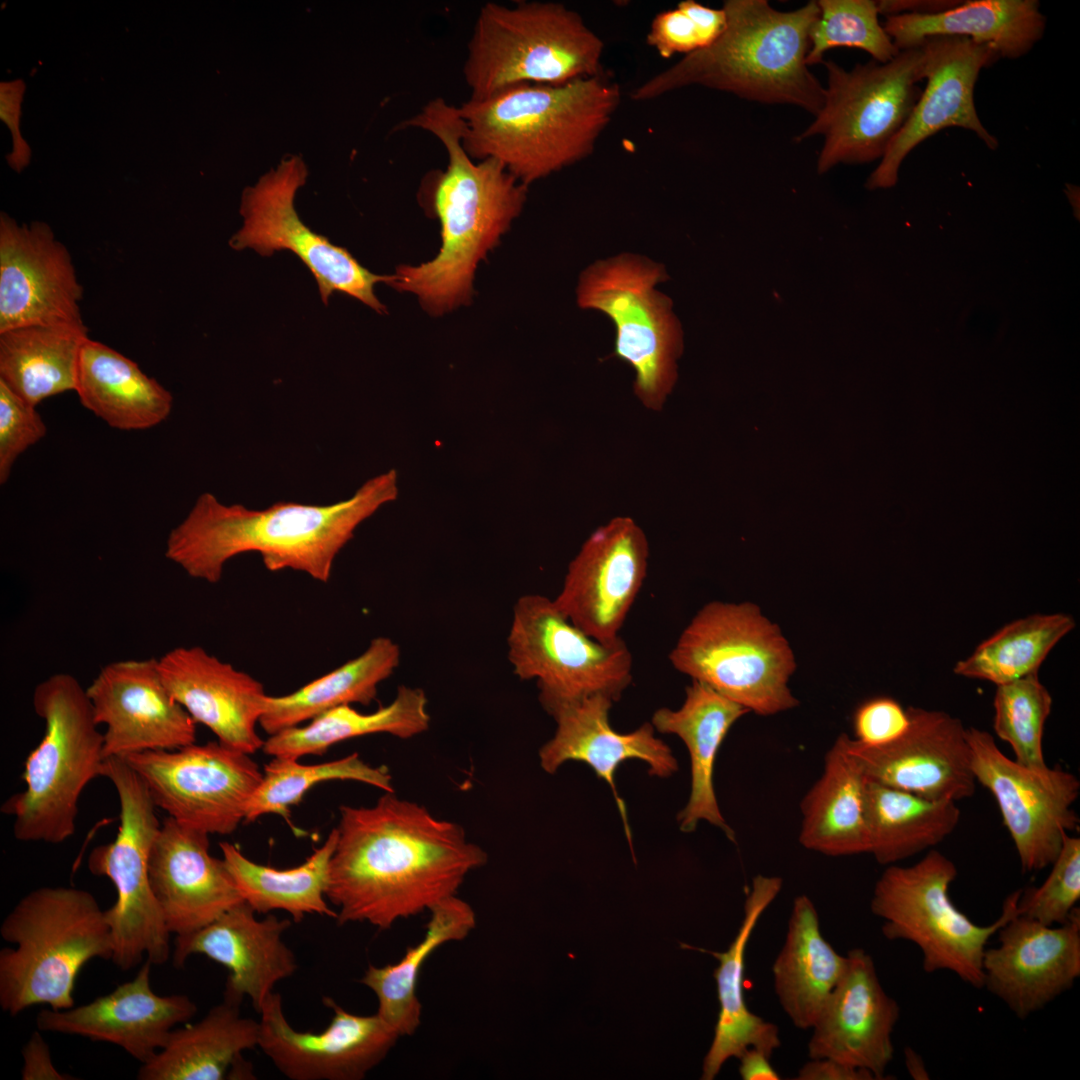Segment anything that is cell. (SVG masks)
I'll return each instance as SVG.
<instances>
[{
	"instance_id": "680465c9",
	"label": "cell",
	"mask_w": 1080,
	"mask_h": 1080,
	"mask_svg": "<svg viewBox=\"0 0 1080 1080\" xmlns=\"http://www.w3.org/2000/svg\"><path fill=\"white\" fill-rule=\"evenodd\" d=\"M904 1057L906 1069L913 1079H929V1073L926 1070L924 1061L917 1052L907 1047L904 1050Z\"/></svg>"
},
{
	"instance_id": "1f68e13d",
	"label": "cell",
	"mask_w": 1080,
	"mask_h": 1080,
	"mask_svg": "<svg viewBox=\"0 0 1080 1080\" xmlns=\"http://www.w3.org/2000/svg\"><path fill=\"white\" fill-rule=\"evenodd\" d=\"M750 711L708 685L692 680L678 710L660 708L651 724L660 733L675 734L685 743L691 761V791L678 814L680 829L692 832L702 820L720 828L733 840L717 803L713 775L716 756L733 724Z\"/></svg>"
},
{
	"instance_id": "ba28073f",
	"label": "cell",
	"mask_w": 1080,
	"mask_h": 1080,
	"mask_svg": "<svg viewBox=\"0 0 1080 1080\" xmlns=\"http://www.w3.org/2000/svg\"><path fill=\"white\" fill-rule=\"evenodd\" d=\"M604 43L574 10L555 2L484 4L463 74L471 98L509 86L560 85L603 73Z\"/></svg>"
},
{
	"instance_id": "8fae6325",
	"label": "cell",
	"mask_w": 1080,
	"mask_h": 1080,
	"mask_svg": "<svg viewBox=\"0 0 1080 1080\" xmlns=\"http://www.w3.org/2000/svg\"><path fill=\"white\" fill-rule=\"evenodd\" d=\"M102 777L113 784L120 805L115 839L95 847L88 868L115 887V903L105 910L112 942V962L130 970L146 956L163 965L171 956L170 931L153 895L148 861L161 823L156 805L140 776L120 757L105 759Z\"/></svg>"
},
{
	"instance_id": "db71d44e",
	"label": "cell",
	"mask_w": 1080,
	"mask_h": 1080,
	"mask_svg": "<svg viewBox=\"0 0 1080 1080\" xmlns=\"http://www.w3.org/2000/svg\"><path fill=\"white\" fill-rule=\"evenodd\" d=\"M32 1033L22 1049L24 1065L21 1071L23 1080H70L71 1075L61 1073L55 1067L49 1047L40 1034Z\"/></svg>"
},
{
	"instance_id": "83f0119b",
	"label": "cell",
	"mask_w": 1080,
	"mask_h": 1080,
	"mask_svg": "<svg viewBox=\"0 0 1080 1080\" xmlns=\"http://www.w3.org/2000/svg\"><path fill=\"white\" fill-rule=\"evenodd\" d=\"M150 886L170 933H192L245 902L209 835L171 817L161 823L148 861Z\"/></svg>"
},
{
	"instance_id": "484cf974",
	"label": "cell",
	"mask_w": 1080,
	"mask_h": 1080,
	"mask_svg": "<svg viewBox=\"0 0 1080 1080\" xmlns=\"http://www.w3.org/2000/svg\"><path fill=\"white\" fill-rule=\"evenodd\" d=\"M243 902L206 926L176 936L173 964L182 967L193 954H201L228 970L223 999L240 1004L248 997L259 1013L275 985L291 977L298 964L283 941L290 919L269 914L263 919Z\"/></svg>"
},
{
	"instance_id": "d6a6232c",
	"label": "cell",
	"mask_w": 1080,
	"mask_h": 1080,
	"mask_svg": "<svg viewBox=\"0 0 1080 1080\" xmlns=\"http://www.w3.org/2000/svg\"><path fill=\"white\" fill-rule=\"evenodd\" d=\"M883 28L899 51L930 37L957 36L991 47L999 58L1017 59L1043 37L1046 18L1036 0H973L934 14L889 16Z\"/></svg>"
},
{
	"instance_id": "bcb514c9",
	"label": "cell",
	"mask_w": 1080,
	"mask_h": 1080,
	"mask_svg": "<svg viewBox=\"0 0 1080 1080\" xmlns=\"http://www.w3.org/2000/svg\"><path fill=\"white\" fill-rule=\"evenodd\" d=\"M1052 702L1038 673L998 685L994 695L995 734L1010 745L1018 764L1035 771L1049 768L1042 740Z\"/></svg>"
},
{
	"instance_id": "5bb4252c",
	"label": "cell",
	"mask_w": 1080,
	"mask_h": 1080,
	"mask_svg": "<svg viewBox=\"0 0 1080 1080\" xmlns=\"http://www.w3.org/2000/svg\"><path fill=\"white\" fill-rule=\"evenodd\" d=\"M507 644L514 674L537 681L546 711L596 694L616 701L632 681L633 657L621 637L594 639L543 595L516 601Z\"/></svg>"
},
{
	"instance_id": "e575fe53",
	"label": "cell",
	"mask_w": 1080,
	"mask_h": 1080,
	"mask_svg": "<svg viewBox=\"0 0 1080 1080\" xmlns=\"http://www.w3.org/2000/svg\"><path fill=\"white\" fill-rule=\"evenodd\" d=\"M841 734L825 755L823 772L801 801L800 844L831 856L869 853L866 777Z\"/></svg>"
},
{
	"instance_id": "b9f144b4",
	"label": "cell",
	"mask_w": 1080,
	"mask_h": 1080,
	"mask_svg": "<svg viewBox=\"0 0 1080 1080\" xmlns=\"http://www.w3.org/2000/svg\"><path fill=\"white\" fill-rule=\"evenodd\" d=\"M956 803L867 780L869 853L879 864L889 866L933 848L956 829L961 815Z\"/></svg>"
},
{
	"instance_id": "7bdbcfd3",
	"label": "cell",
	"mask_w": 1080,
	"mask_h": 1080,
	"mask_svg": "<svg viewBox=\"0 0 1080 1080\" xmlns=\"http://www.w3.org/2000/svg\"><path fill=\"white\" fill-rule=\"evenodd\" d=\"M337 838V829L333 828L304 863L289 869L253 862L229 842H222L219 847L243 900L256 913L281 910L298 923L309 914L337 917V911L326 902L330 860Z\"/></svg>"
},
{
	"instance_id": "11a10c76",
	"label": "cell",
	"mask_w": 1080,
	"mask_h": 1080,
	"mask_svg": "<svg viewBox=\"0 0 1080 1080\" xmlns=\"http://www.w3.org/2000/svg\"><path fill=\"white\" fill-rule=\"evenodd\" d=\"M796 1080H875L866 1070L830 1058H809L798 1070Z\"/></svg>"
},
{
	"instance_id": "f35d334b",
	"label": "cell",
	"mask_w": 1080,
	"mask_h": 1080,
	"mask_svg": "<svg viewBox=\"0 0 1080 1080\" xmlns=\"http://www.w3.org/2000/svg\"><path fill=\"white\" fill-rule=\"evenodd\" d=\"M400 657L393 640L374 638L362 654L293 693L267 695L259 724L273 735L341 705H369L377 696L378 685L398 667Z\"/></svg>"
},
{
	"instance_id": "836d02e7",
	"label": "cell",
	"mask_w": 1080,
	"mask_h": 1080,
	"mask_svg": "<svg viewBox=\"0 0 1080 1080\" xmlns=\"http://www.w3.org/2000/svg\"><path fill=\"white\" fill-rule=\"evenodd\" d=\"M846 967L847 956L822 935L812 900L804 894L797 896L772 966L776 997L796 1028H812Z\"/></svg>"
},
{
	"instance_id": "f1b7e54d",
	"label": "cell",
	"mask_w": 1080,
	"mask_h": 1080,
	"mask_svg": "<svg viewBox=\"0 0 1080 1080\" xmlns=\"http://www.w3.org/2000/svg\"><path fill=\"white\" fill-rule=\"evenodd\" d=\"M157 660L167 690L195 723L226 746L250 755L262 749L256 726L267 695L261 682L199 646L176 647Z\"/></svg>"
},
{
	"instance_id": "d590c367",
	"label": "cell",
	"mask_w": 1080,
	"mask_h": 1080,
	"mask_svg": "<svg viewBox=\"0 0 1080 1080\" xmlns=\"http://www.w3.org/2000/svg\"><path fill=\"white\" fill-rule=\"evenodd\" d=\"M75 392L86 409L123 431L152 428L173 406L171 393L137 363L89 338L80 352Z\"/></svg>"
},
{
	"instance_id": "8992f818",
	"label": "cell",
	"mask_w": 1080,
	"mask_h": 1080,
	"mask_svg": "<svg viewBox=\"0 0 1080 1080\" xmlns=\"http://www.w3.org/2000/svg\"><path fill=\"white\" fill-rule=\"evenodd\" d=\"M0 1007L10 1016L40 1004L74 1006L73 990L90 960H111L105 910L87 890L45 886L23 896L0 926Z\"/></svg>"
},
{
	"instance_id": "ee69618b",
	"label": "cell",
	"mask_w": 1080,
	"mask_h": 1080,
	"mask_svg": "<svg viewBox=\"0 0 1080 1080\" xmlns=\"http://www.w3.org/2000/svg\"><path fill=\"white\" fill-rule=\"evenodd\" d=\"M1075 620L1064 613L1034 614L1017 619L980 643L967 658L958 661L954 673L996 686L1038 669L1054 646L1073 628Z\"/></svg>"
},
{
	"instance_id": "ffe728a7",
	"label": "cell",
	"mask_w": 1080,
	"mask_h": 1080,
	"mask_svg": "<svg viewBox=\"0 0 1080 1080\" xmlns=\"http://www.w3.org/2000/svg\"><path fill=\"white\" fill-rule=\"evenodd\" d=\"M920 47L924 54L926 87L868 178L869 189L894 186L908 154L930 136L949 127L970 130L988 148L998 147L997 139L980 121L974 103L979 73L999 59L996 52L987 45L957 36L930 37Z\"/></svg>"
},
{
	"instance_id": "4dcf8cb0",
	"label": "cell",
	"mask_w": 1080,
	"mask_h": 1080,
	"mask_svg": "<svg viewBox=\"0 0 1080 1080\" xmlns=\"http://www.w3.org/2000/svg\"><path fill=\"white\" fill-rule=\"evenodd\" d=\"M778 876L756 875L744 903V916L735 938L725 952L710 953L719 961L714 971L719 1001L718 1019L711 1046L704 1058L701 1079L713 1080L723 1064L738 1058L747 1048L769 1057L780 1047L779 1028L750 1011L744 997L745 953L763 913L782 889Z\"/></svg>"
},
{
	"instance_id": "f907efd6",
	"label": "cell",
	"mask_w": 1080,
	"mask_h": 1080,
	"mask_svg": "<svg viewBox=\"0 0 1080 1080\" xmlns=\"http://www.w3.org/2000/svg\"><path fill=\"white\" fill-rule=\"evenodd\" d=\"M47 432L36 410L0 381V483L10 477L17 458Z\"/></svg>"
},
{
	"instance_id": "7402d4cb",
	"label": "cell",
	"mask_w": 1080,
	"mask_h": 1080,
	"mask_svg": "<svg viewBox=\"0 0 1080 1080\" xmlns=\"http://www.w3.org/2000/svg\"><path fill=\"white\" fill-rule=\"evenodd\" d=\"M986 948L983 988L1020 1020L1070 990L1080 976V909L1062 925H1045L1015 914Z\"/></svg>"
},
{
	"instance_id": "d6986e66",
	"label": "cell",
	"mask_w": 1080,
	"mask_h": 1080,
	"mask_svg": "<svg viewBox=\"0 0 1080 1080\" xmlns=\"http://www.w3.org/2000/svg\"><path fill=\"white\" fill-rule=\"evenodd\" d=\"M332 1010L329 1025L319 1033L293 1028L273 992L259 1014L258 1047L291 1080H361L380 1064L399 1035L378 1015H357L334 999L323 997Z\"/></svg>"
},
{
	"instance_id": "e0dca14e",
	"label": "cell",
	"mask_w": 1080,
	"mask_h": 1080,
	"mask_svg": "<svg viewBox=\"0 0 1080 1080\" xmlns=\"http://www.w3.org/2000/svg\"><path fill=\"white\" fill-rule=\"evenodd\" d=\"M966 738L975 780L995 798L1021 869L1034 872L1050 866L1064 835L1079 830L1073 808L1080 794L1079 779L1060 767L1040 772L1018 764L987 731L966 728Z\"/></svg>"
},
{
	"instance_id": "681fc988",
	"label": "cell",
	"mask_w": 1080,
	"mask_h": 1080,
	"mask_svg": "<svg viewBox=\"0 0 1080 1080\" xmlns=\"http://www.w3.org/2000/svg\"><path fill=\"white\" fill-rule=\"evenodd\" d=\"M726 14L694 0L658 13L647 34V44L662 58L688 55L712 45L726 28Z\"/></svg>"
},
{
	"instance_id": "8d00e7d4",
	"label": "cell",
	"mask_w": 1080,
	"mask_h": 1080,
	"mask_svg": "<svg viewBox=\"0 0 1080 1080\" xmlns=\"http://www.w3.org/2000/svg\"><path fill=\"white\" fill-rule=\"evenodd\" d=\"M260 1023L223 999L198 1022L175 1028L164 1047L141 1064L139 1080H222L245 1050L258 1047Z\"/></svg>"
},
{
	"instance_id": "9c48e42d",
	"label": "cell",
	"mask_w": 1080,
	"mask_h": 1080,
	"mask_svg": "<svg viewBox=\"0 0 1080 1080\" xmlns=\"http://www.w3.org/2000/svg\"><path fill=\"white\" fill-rule=\"evenodd\" d=\"M957 875L954 862L935 849L912 865L886 866L874 885L870 910L883 921L881 933L887 940L908 941L919 948L924 972L948 971L982 989L988 941L1018 913L1021 889L1005 898L993 923L979 925L950 897Z\"/></svg>"
},
{
	"instance_id": "6da1fadb",
	"label": "cell",
	"mask_w": 1080,
	"mask_h": 1080,
	"mask_svg": "<svg viewBox=\"0 0 1080 1080\" xmlns=\"http://www.w3.org/2000/svg\"><path fill=\"white\" fill-rule=\"evenodd\" d=\"M326 898L338 924L391 928L455 896L487 862L463 828L385 792L370 807H340Z\"/></svg>"
},
{
	"instance_id": "4316f807",
	"label": "cell",
	"mask_w": 1080,
	"mask_h": 1080,
	"mask_svg": "<svg viewBox=\"0 0 1080 1080\" xmlns=\"http://www.w3.org/2000/svg\"><path fill=\"white\" fill-rule=\"evenodd\" d=\"M152 963L112 992L68 1009H43L37 1029L76 1035L121 1047L144 1064L162 1049L177 1025L191 1019L197 1005L187 995H158L151 987Z\"/></svg>"
},
{
	"instance_id": "52a82bcc",
	"label": "cell",
	"mask_w": 1080,
	"mask_h": 1080,
	"mask_svg": "<svg viewBox=\"0 0 1080 1080\" xmlns=\"http://www.w3.org/2000/svg\"><path fill=\"white\" fill-rule=\"evenodd\" d=\"M32 705L44 734L25 760V789L11 795L1 812L14 818L17 840L60 844L76 830L84 789L102 777L103 733L86 689L71 674L55 673L38 683Z\"/></svg>"
},
{
	"instance_id": "f6af8a7d",
	"label": "cell",
	"mask_w": 1080,
	"mask_h": 1080,
	"mask_svg": "<svg viewBox=\"0 0 1080 1080\" xmlns=\"http://www.w3.org/2000/svg\"><path fill=\"white\" fill-rule=\"evenodd\" d=\"M332 780L358 781L394 792L389 769L366 763L358 753L312 765L301 764L295 758L274 757L264 766L263 778L250 800L245 821L253 822L266 814L289 820L291 807L298 805L312 787Z\"/></svg>"
},
{
	"instance_id": "60d3db41",
	"label": "cell",
	"mask_w": 1080,
	"mask_h": 1080,
	"mask_svg": "<svg viewBox=\"0 0 1080 1080\" xmlns=\"http://www.w3.org/2000/svg\"><path fill=\"white\" fill-rule=\"evenodd\" d=\"M429 723L425 692L402 685L391 703L372 713H361L351 705L332 708L305 726L270 735L262 750L273 757L299 759L322 755L334 744L369 734L387 733L409 739L425 732Z\"/></svg>"
},
{
	"instance_id": "cb8c5ba5",
	"label": "cell",
	"mask_w": 1080,
	"mask_h": 1080,
	"mask_svg": "<svg viewBox=\"0 0 1080 1080\" xmlns=\"http://www.w3.org/2000/svg\"><path fill=\"white\" fill-rule=\"evenodd\" d=\"M86 691L97 724L105 727V758L174 750L196 741V723L167 690L157 659L106 664Z\"/></svg>"
},
{
	"instance_id": "7dc6e473",
	"label": "cell",
	"mask_w": 1080,
	"mask_h": 1080,
	"mask_svg": "<svg viewBox=\"0 0 1080 1080\" xmlns=\"http://www.w3.org/2000/svg\"><path fill=\"white\" fill-rule=\"evenodd\" d=\"M819 17L809 34L808 66L822 63L826 51L836 47L861 49L874 61L886 63L900 51L878 20L872 0H819Z\"/></svg>"
},
{
	"instance_id": "9a60e30c",
	"label": "cell",
	"mask_w": 1080,
	"mask_h": 1080,
	"mask_svg": "<svg viewBox=\"0 0 1080 1080\" xmlns=\"http://www.w3.org/2000/svg\"><path fill=\"white\" fill-rule=\"evenodd\" d=\"M157 808L208 835H230L245 820L263 778L250 754L219 741L129 754Z\"/></svg>"
},
{
	"instance_id": "c3c4849f",
	"label": "cell",
	"mask_w": 1080,
	"mask_h": 1080,
	"mask_svg": "<svg viewBox=\"0 0 1080 1080\" xmlns=\"http://www.w3.org/2000/svg\"><path fill=\"white\" fill-rule=\"evenodd\" d=\"M1051 871L1038 887L1021 889L1018 914L1045 925H1062L1080 900V838L1064 835L1062 848Z\"/></svg>"
},
{
	"instance_id": "44dd1931",
	"label": "cell",
	"mask_w": 1080,
	"mask_h": 1080,
	"mask_svg": "<svg viewBox=\"0 0 1080 1080\" xmlns=\"http://www.w3.org/2000/svg\"><path fill=\"white\" fill-rule=\"evenodd\" d=\"M83 288L68 249L43 222L0 216V332L81 325Z\"/></svg>"
},
{
	"instance_id": "ac0fdd59",
	"label": "cell",
	"mask_w": 1080,
	"mask_h": 1080,
	"mask_svg": "<svg viewBox=\"0 0 1080 1080\" xmlns=\"http://www.w3.org/2000/svg\"><path fill=\"white\" fill-rule=\"evenodd\" d=\"M649 543L631 517L596 528L569 563L557 608L594 639L616 640L647 575Z\"/></svg>"
},
{
	"instance_id": "ab89813d",
	"label": "cell",
	"mask_w": 1080,
	"mask_h": 1080,
	"mask_svg": "<svg viewBox=\"0 0 1080 1080\" xmlns=\"http://www.w3.org/2000/svg\"><path fill=\"white\" fill-rule=\"evenodd\" d=\"M85 324L26 326L0 332V381L29 404L75 391Z\"/></svg>"
},
{
	"instance_id": "9f6ffc18",
	"label": "cell",
	"mask_w": 1080,
	"mask_h": 1080,
	"mask_svg": "<svg viewBox=\"0 0 1080 1080\" xmlns=\"http://www.w3.org/2000/svg\"><path fill=\"white\" fill-rule=\"evenodd\" d=\"M770 1058L759 1049L747 1048L739 1057V1074L743 1080H779V1073Z\"/></svg>"
},
{
	"instance_id": "5b68a950",
	"label": "cell",
	"mask_w": 1080,
	"mask_h": 1080,
	"mask_svg": "<svg viewBox=\"0 0 1080 1080\" xmlns=\"http://www.w3.org/2000/svg\"><path fill=\"white\" fill-rule=\"evenodd\" d=\"M726 28L709 47L639 85L631 94L647 101L688 86H703L765 103L789 104L816 115L825 87L809 70L810 30L819 17L817 1L792 11L766 0H727Z\"/></svg>"
},
{
	"instance_id": "f5cc1de1",
	"label": "cell",
	"mask_w": 1080,
	"mask_h": 1080,
	"mask_svg": "<svg viewBox=\"0 0 1080 1080\" xmlns=\"http://www.w3.org/2000/svg\"><path fill=\"white\" fill-rule=\"evenodd\" d=\"M25 85L22 80L2 82L0 86V115L10 128L13 137V151L7 157L8 163L21 171L30 159V150L19 131L20 104Z\"/></svg>"
},
{
	"instance_id": "30bf717a",
	"label": "cell",
	"mask_w": 1080,
	"mask_h": 1080,
	"mask_svg": "<svg viewBox=\"0 0 1080 1080\" xmlns=\"http://www.w3.org/2000/svg\"><path fill=\"white\" fill-rule=\"evenodd\" d=\"M672 666L758 715L798 705L788 681L793 652L779 627L749 602L701 608L669 654Z\"/></svg>"
},
{
	"instance_id": "603a6c76",
	"label": "cell",
	"mask_w": 1080,
	"mask_h": 1080,
	"mask_svg": "<svg viewBox=\"0 0 1080 1080\" xmlns=\"http://www.w3.org/2000/svg\"><path fill=\"white\" fill-rule=\"evenodd\" d=\"M908 711L909 727L893 742L868 747L848 736V751L866 779L932 800L973 796L977 782L961 721L943 711Z\"/></svg>"
},
{
	"instance_id": "7c38bea8",
	"label": "cell",
	"mask_w": 1080,
	"mask_h": 1080,
	"mask_svg": "<svg viewBox=\"0 0 1080 1080\" xmlns=\"http://www.w3.org/2000/svg\"><path fill=\"white\" fill-rule=\"evenodd\" d=\"M662 265L622 254L583 271L577 302L598 310L615 326L614 355L635 371L633 390L650 410L663 408L676 381L682 333L671 300L656 289L666 279Z\"/></svg>"
},
{
	"instance_id": "f546056e",
	"label": "cell",
	"mask_w": 1080,
	"mask_h": 1080,
	"mask_svg": "<svg viewBox=\"0 0 1080 1080\" xmlns=\"http://www.w3.org/2000/svg\"><path fill=\"white\" fill-rule=\"evenodd\" d=\"M614 701L596 694L578 701L557 705L547 712L557 723L556 732L540 751L541 767L552 774L567 761L588 764L599 779L611 787L626 836L631 843L626 807L616 789L614 775L628 759H640L649 766V774L669 777L678 768L671 749L654 735L651 723H644L629 733H619L609 722Z\"/></svg>"
},
{
	"instance_id": "4fadbf2b",
	"label": "cell",
	"mask_w": 1080,
	"mask_h": 1080,
	"mask_svg": "<svg viewBox=\"0 0 1080 1080\" xmlns=\"http://www.w3.org/2000/svg\"><path fill=\"white\" fill-rule=\"evenodd\" d=\"M822 63L827 72L823 106L795 141L823 137L819 173L840 163L881 159L921 94L922 48L902 50L886 63L858 64L850 71L833 60Z\"/></svg>"
},
{
	"instance_id": "3957f363",
	"label": "cell",
	"mask_w": 1080,
	"mask_h": 1080,
	"mask_svg": "<svg viewBox=\"0 0 1080 1080\" xmlns=\"http://www.w3.org/2000/svg\"><path fill=\"white\" fill-rule=\"evenodd\" d=\"M401 127L428 131L446 151V169L430 173L421 189L440 222L442 245L431 261L400 266L389 285L414 293L425 310L441 315L469 303L477 264L521 213L527 186L496 159L474 162L462 145L458 107L443 98L430 100Z\"/></svg>"
},
{
	"instance_id": "816d5d0a",
	"label": "cell",
	"mask_w": 1080,
	"mask_h": 1080,
	"mask_svg": "<svg viewBox=\"0 0 1080 1080\" xmlns=\"http://www.w3.org/2000/svg\"><path fill=\"white\" fill-rule=\"evenodd\" d=\"M909 724L908 708L891 697H873L861 703L853 714L854 740L868 747L885 745L902 736Z\"/></svg>"
},
{
	"instance_id": "74e56055",
	"label": "cell",
	"mask_w": 1080,
	"mask_h": 1080,
	"mask_svg": "<svg viewBox=\"0 0 1080 1080\" xmlns=\"http://www.w3.org/2000/svg\"><path fill=\"white\" fill-rule=\"evenodd\" d=\"M429 912L424 936L417 944L408 947L396 963L369 965L359 980L376 995L377 1015L399 1037L413 1035L421 1022L417 983L423 964L442 945L465 939L476 925L473 908L457 895Z\"/></svg>"
},
{
	"instance_id": "2e32d148",
	"label": "cell",
	"mask_w": 1080,
	"mask_h": 1080,
	"mask_svg": "<svg viewBox=\"0 0 1080 1080\" xmlns=\"http://www.w3.org/2000/svg\"><path fill=\"white\" fill-rule=\"evenodd\" d=\"M306 177L302 160L291 157L247 188L241 204L244 224L229 245L235 250L252 248L262 256L289 250L311 271L325 304L332 293L340 292L385 313L386 307L376 297L374 286L378 282L389 285L393 275L373 274L347 249L313 232L298 217L294 198Z\"/></svg>"
},
{
	"instance_id": "7a4b0ae2",
	"label": "cell",
	"mask_w": 1080,
	"mask_h": 1080,
	"mask_svg": "<svg viewBox=\"0 0 1080 1080\" xmlns=\"http://www.w3.org/2000/svg\"><path fill=\"white\" fill-rule=\"evenodd\" d=\"M394 470L329 505L276 502L261 510L225 505L205 492L166 541L165 557L192 578L215 584L226 562L259 553L272 572L291 569L328 582L334 560L355 529L397 496Z\"/></svg>"
},
{
	"instance_id": "6f0895ef",
	"label": "cell",
	"mask_w": 1080,
	"mask_h": 1080,
	"mask_svg": "<svg viewBox=\"0 0 1080 1080\" xmlns=\"http://www.w3.org/2000/svg\"><path fill=\"white\" fill-rule=\"evenodd\" d=\"M879 14L887 17L899 14H934L952 8L958 1H910V0H883L876 1Z\"/></svg>"
},
{
	"instance_id": "277c9868",
	"label": "cell",
	"mask_w": 1080,
	"mask_h": 1080,
	"mask_svg": "<svg viewBox=\"0 0 1080 1080\" xmlns=\"http://www.w3.org/2000/svg\"><path fill=\"white\" fill-rule=\"evenodd\" d=\"M619 104L620 88L604 73L509 86L458 107L462 145L473 160L496 159L528 187L589 157Z\"/></svg>"
},
{
	"instance_id": "d4e9b609",
	"label": "cell",
	"mask_w": 1080,
	"mask_h": 1080,
	"mask_svg": "<svg viewBox=\"0 0 1080 1080\" xmlns=\"http://www.w3.org/2000/svg\"><path fill=\"white\" fill-rule=\"evenodd\" d=\"M846 956L845 973L810 1029L808 1057L834 1059L881 1080L894 1057L900 1007L881 985L869 953L854 948Z\"/></svg>"
}]
</instances>
